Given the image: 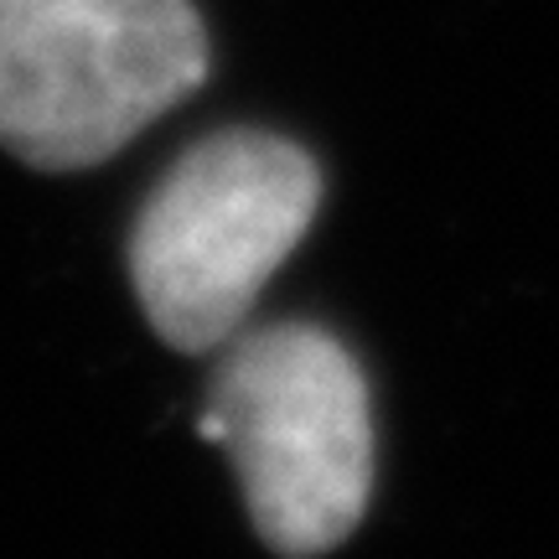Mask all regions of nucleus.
I'll list each match as a JSON object with an SVG mask.
<instances>
[{
    "instance_id": "f257e3e1",
    "label": "nucleus",
    "mask_w": 559,
    "mask_h": 559,
    "mask_svg": "<svg viewBox=\"0 0 559 559\" xmlns=\"http://www.w3.org/2000/svg\"><path fill=\"white\" fill-rule=\"evenodd\" d=\"M249 519L285 559L332 555L373 492V415L353 353L317 326H264L228 353L202 419Z\"/></svg>"
},
{
    "instance_id": "f03ea898",
    "label": "nucleus",
    "mask_w": 559,
    "mask_h": 559,
    "mask_svg": "<svg viewBox=\"0 0 559 559\" xmlns=\"http://www.w3.org/2000/svg\"><path fill=\"white\" fill-rule=\"evenodd\" d=\"M202 79L187 0H0V145L26 166H99Z\"/></svg>"
},
{
    "instance_id": "7ed1b4c3",
    "label": "nucleus",
    "mask_w": 559,
    "mask_h": 559,
    "mask_svg": "<svg viewBox=\"0 0 559 559\" xmlns=\"http://www.w3.org/2000/svg\"><path fill=\"white\" fill-rule=\"evenodd\" d=\"M321 177L280 135H218L187 151L145 202L130 275L160 342L207 353L243 326L264 280L317 218Z\"/></svg>"
}]
</instances>
